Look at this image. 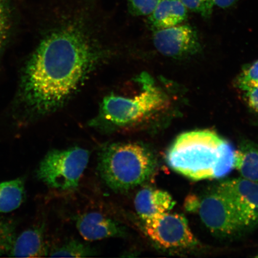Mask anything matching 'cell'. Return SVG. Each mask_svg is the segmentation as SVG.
Instances as JSON below:
<instances>
[{"label": "cell", "instance_id": "6da1fadb", "mask_svg": "<svg viewBox=\"0 0 258 258\" xmlns=\"http://www.w3.org/2000/svg\"><path fill=\"white\" fill-rule=\"evenodd\" d=\"M86 14L69 16L40 42L25 67L20 95L34 115L60 108L72 98L101 57L86 30Z\"/></svg>", "mask_w": 258, "mask_h": 258}, {"label": "cell", "instance_id": "7a4b0ae2", "mask_svg": "<svg viewBox=\"0 0 258 258\" xmlns=\"http://www.w3.org/2000/svg\"><path fill=\"white\" fill-rule=\"evenodd\" d=\"M235 149L214 131L185 132L166 153L171 169L193 180L219 179L234 169Z\"/></svg>", "mask_w": 258, "mask_h": 258}, {"label": "cell", "instance_id": "3957f363", "mask_svg": "<svg viewBox=\"0 0 258 258\" xmlns=\"http://www.w3.org/2000/svg\"><path fill=\"white\" fill-rule=\"evenodd\" d=\"M156 159L144 144L114 143L102 148L98 169L103 180L115 191H125L141 185L153 175Z\"/></svg>", "mask_w": 258, "mask_h": 258}, {"label": "cell", "instance_id": "277c9868", "mask_svg": "<svg viewBox=\"0 0 258 258\" xmlns=\"http://www.w3.org/2000/svg\"><path fill=\"white\" fill-rule=\"evenodd\" d=\"M143 80V89L137 95L106 97L101 106L102 124L111 128L134 126L166 107L163 93L147 80Z\"/></svg>", "mask_w": 258, "mask_h": 258}, {"label": "cell", "instance_id": "5b68a950", "mask_svg": "<svg viewBox=\"0 0 258 258\" xmlns=\"http://www.w3.org/2000/svg\"><path fill=\"white\" fill-rule=\"evenodd\" d=\"M89 157V151L79 147L51 150L38 166L37 177L51 188H75L88 166Z\"/></svg>", "mask_w": 258, "mask_h": 258}, {"label": "cell", "instance_id": "8992f818", "mask_svg": "<svg viewBox=\"0 0 258 258\" xmlns=\"http://www.w3.org/2000/svg\"><path fill=\"white\" fill-rule=\"evenodd\" d=\"M186 207L198 212L203 223L216 235L231 236L246 228L233 206L216 189L201 199L191 198Z\"/></svg>", "mask_w": 258, "mask_h": 258}, {"label": "cell", "instance_id": "52a82bcc", "mask_svg": "<svg viewBox=\"0 0 258 258\" xmlns=\"http://www.w3.org/2000/svg\"><path fill=\"white\" fill-rule=\"evenodd\" d=\"M144 222L148 237L163 249H188L198 244L188 221L181 215L166 212Z\"/></svg>", "mask_w": 258, "mask_h": 258}, {"label": "cell", "instance_id": "ba28073f", "mask_svg": "<svg viewBox=\"0 0 258 258\" xmlns=\"http://www.w3.org/2000/svg\"><path fill=\"white\" fill-rule=\"evenodd\" d=\"M216 189L233 206L245 227L258 225V182L242 177L224 180Z\"/></svg>", "mask_w": 258, "mask_h": 258}, {"label": "cell", "instance_id": "9c48e42d", "mask_svg": "<svg viewBox=\"0 0 258 258\" xmlns=\"http://www.w3.org/2000/svg\"><path fill=\"white\" fill-rule=\"evenodd\" d=\"M153 41L155 47L160 53L176 59L193 55L201 48L198 34L188 25L179 24L157 30Z\"/></svg>", "mask_w": 258, "mask_h": 258}, {"label": "cell", "instance_id": "30bf717a", "mask_svg": "<svg viewBox=\"0 0 258 258\" xmlns=\"http://www.w3.org/2000/svg\"><path fill=\"white\" fill-rule=\"evenodd\" d=\"M76 222L79 233L88 241L112 237L124 238L127 235L124 225L101 213H85L77 216Z\"/></svg>", "mask_w": 258, "mask_h": 258}, {"label": "cell", "instance_id": "8fae6325", "mask_svg": "<svg viewBox=\"0 0 258 258\" xmlns=\"http://www.w3.org/2000/svg\"><path fill=\"white\" fill-rule=\"evenodd\" d=\"M175 204L169 192L152 188L142 189L135 199V209L144 221L170 212Z\"/></svg>", "mask_w": 258, "mask_h": 258}, {"label": "cell", "instance_id": "7c38bea8", "mask_svg": "<svg viewBox=\"0 0 258 258\" xmlns=\"http://www.w3.org/2000/svg\"><path fill=\"white\" fill-rule=\"evenodd\" d=\"M44 225L26 230L16 236L9 256L41 257L48 255L49 250L44 238Z\"/></svg>", "mask_w": 258, "mask_h": 258}, {"label": "cell", "instance_id": "4fadbf2b", "mask_svg": "<svg viewBox=\"0 0 258 258\" xmlns=\"http://www.w3.org/2000/svg\"><path fill=\"white\" fill-rule=\"evenodd\" d=\"M188 10L180 0H162L150 15V24L156 30L179 25L187 18Z\"/></svg>", "mask_w": 258, "mask_h": 258}, {"label": "cell", "instance_id": "5bb4252c", "mask_svg": "<svg viewBox=\"0 0 258 258\" xmlns=\"http://www.w3.org/2000/svg\"><path fill=\"white\" fill-rule=\"evenodd\" d=\"M234 169L240 177L258 182V145L244 140L235 149Z\"/></svg>", "mask_w": 258, "mask_h": 258}, {"label": "cell", "instance_id": "9a60e30c", "mask_svg": "<svg viewBox=\"0 0 258 258\" xmlns=\"http://www.w3.org/2000/svg\"><path fill=\"white\" fill-rule=\"evenodd\" d=\"M25 198L24 177L0 183V214L18 209Z\"/></svg>", "mask_w": 258, "mask_h": 258}, {"label": "cell", "instance_id": "2e32d148", "mask_svg": "<svg viewBox=\"0 0 258 258\" xmlns=\"http://www.w3.org/2000/svg\"><path fill=\"white\" fill-rule=\"evenodd\" d=\"M96 251L93 248L76 240L64 242L60 246L49 251L50 257H86L95 255Z\"/></svg>", "mask_w": 258, "mask_h": 258}, {"label": "cell", "instance_id": "e0dca14e", "mask_svg": "<svg viewBox=\"0 0 258 258\" xmlns=\"http://www.w3.org/2000/svg\"><path fill=\"white\" fill-rule=\"evenodd\" d=\"M16 224L11 219L0 217V256L9 255L17 235Z\"/></svg>", "mask_w": 258, "mask_h": 258}, {"label": "cell", "instance_id": "ac0fdd59", "mask_svg": "<svg viewBox=\"0 0 258 258\" xmlns=\"http://www.w3.org/2000/svg\"><path fill=\"white\" fill-rule=\"evenodd\" d=\"M237 86L246 92L258 86V60L245 68L238 77Z\"/></svg>", "mask_w": 258, "mask_h": 258}, {"label": "cell", "instance_id": "d6986e66", "mask_svg": "<svg viewBox=\"0 0 258 258\" xmlns=\"http://www.w3.org/2000/svg\"><path fill=\"white\" fill-rule=\"evenodd\" d=\"M11 25L8 0H0V53L8 40Z\"/></svg>", "mask_w": 258, "mask_h": 258}, {"label": "cell", "instance_id": "ffe728a7", "mask_svg": "<svg viewBox=\"0 0 258 258\" xmlns=\"http://www.w3.org/2000/svg\"><path fill=\"white\" fill-rule=\"evenodd\" d=\"M162 0H128L129 12L136 16L150 15Z\"/></svg>", "mask_w": 258, "mask_h": 258}, {"label": "cell", "instance_id": "44dd1931", "mask_svg": "<svg viewBox=\"0 0 258 258\" xmlns=\"http://www.w3.org/2000/svg\"><path fill=\"white\" fill-rule=\"evenodd\" d=\"M187 9L209 18L212 14L214 4L212 0H180Z\"/></svg>", "mask_w": 258, "mask_h": 258}, {"label": "cell", "instance_id": "7402d4cb", "mask_svg": "<svg viewBox=\"0 0 258 258\" xmlns=\"http://www.w3.org/2000/svg\"><path fill=\"white\" fill-rule=\"evenodd\" d=\"M247 93V101L249 107L258 112V86Z\"/></svg>", "mask_w": 258, "mask_h": 258}, {"label": "cell", "instance_id": "603a6c76", "mask_svg": "<svg viewBox=\"0 0 258 258\" xmlns=\"http://www.w3.org/2000/svg\"><path fill=\"white\" fill-rule=\"evenodd\" d=\"M238 0H212L214 6H217L218 8L222 9L230 8Z\"/></svg>", "mask_w": 258, "mask_h": 258}, {"label": "cell", "instance_id": "cb8c5ba5", "mask_svg": "<svg viewBox=\"0 0 258 258\" xmlns=\"http://www.w3.org/2000/svg\"><path fill=\"white\" fill-rule=\"evenodd\" d=\"M256 257H258V254H257V255Z\"/></svg>", "mask_w": 258, "mask_h": 258}]
</instances>
